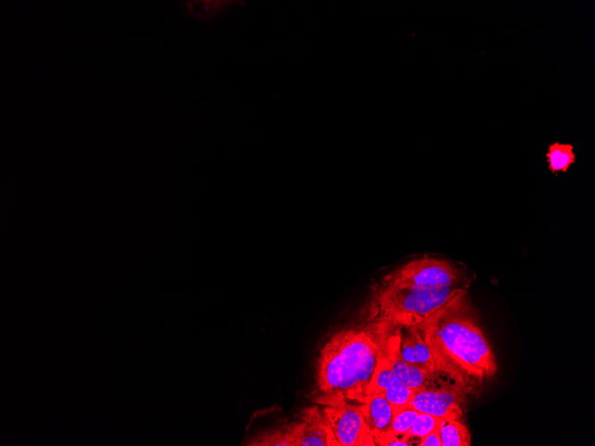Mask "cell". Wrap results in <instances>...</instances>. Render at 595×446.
Segmentation results:
<instances>
[{
	"instance_id": "cell-1",
	"label": "cell",
	"mask_w": 595,
	"mask_h": 446,
	"mask_svg": "<svg viewBox=\"0 0 595 446\" xmlns=\"http://www.w3.org/2000/svg\"><path fill=\"white\" fill-rule=\"evenodd\" d=\"M470 281L449 261L415 259L371 287L363 314L367 321H384L404 328L417 326L467 290Z\"/></svg>"
},
{
	"instance_id": "cell-2",
	"label": "cell",
	"mask_w": 595,
	"mask_h": 446,
	"mask_svg": "<svg viewBox=\"0 0 595 446\" xmlns=\"http://www.w3.org/2000/svg\"><path fill=\"white\" fill-rule=\"evenodd\" d=\"M398 326L384 321L342 329L322 347L316 366V402L361 403L387 341Z\"/></svg>"
},
{
	"instance_id": "cell-3",
	"label": "cell",
	"mask_w": 595,
	"mask_h": 446,
	"mask_svg": "<svg viewBox=\"0 0 595 446\" xmlns=\"http://www.w3.org/2000/svg\"><path fill=\"white\" fill-rule=\"evenodd\" d=\"M417 326L441 371L468 391L495 374V357L468 289Z\"/></svg>"
},
{
	"instance_id": "cell-4",
	"label": "cell",
	"mask_w": 595,
	"mask_h": 446,
	"mask_svg": "<svg viewBox=\"0 0 595 446\" xmlns=\"http://www.w3.org/2000/svg\"><path fill=\"white\" fill-rule=\"evenodd\" d=\"M322 412L337 445H376L365 424L360 403L341 401L323 405Z\"/></svg>"
},
{
	"instance_id": "cell-5",
	"label": "cell",
	"mask_w": 595,
	"mask_h": 446,
	"mask_svg": "<svg viewBox=\"0 0 595 446\" xmlns=\"http://www.w3.org/2000/svg\"><path fill=\"white\" fill-rule=\"evenodd\" d=\"M467 391L455 382L443 381L415 391L408 407L444 420H461Z\"/></svg>"
},
{
	"instance_id": "cell-6",
	"label": "cell",
	"mask_w": 595,
	"mask_h": 446,
	"mask_svg": "<svg viewBox=\"0 0 595 446\" xmlns=\"http://www.w3.org/2000/svg\"><path fill=\"white\" fill-rule=\"evenodd\" d=\"M286 446H335L337 442L322 415L316 407L307 408L299 422L283 430Z\"/></svg>"
},
{
	"instance_id": "cell-7",
	"label": "cell",
	"mask_w": 595,
	"mask_h": 446,
	"mask_svg": "<svg viewBox=\"0 0 595 446\" xmlns=\"http://www.w3.org/2000/svg\"><path fill=\"white\" fill-rule=\"evenodd\" d=\"M399 343L400 327H397L388 339L386 353L393 373L406 387L415 392L452 379L444 374H431L407 363L400 353Z\"/></svg>"
},
{
	"instance_id": "cell-8",
	"label": "cell",
	"mask_w": 595,
	"mask_h": 446,
	"mask_svg": "<svg viewBox=\"0 0 595 446\" xmlns=\"http://www.w3.org/2000/svg\"><path fill=\"white\" fill-rule=\"evenodd\" d=\"M386 352L387 348L377 365L374 376L368 387L366 396L370 394L382 395L397 411L398 410L408 407L414 391L406 387L395 376L390 368Z\"/></svg>"
},
{
	"instance_id": "cell-9",
	"label": "cell",
	"mask_w": 595,
	"mask_h": 446,
	"mask_svg": "<svg viewBox=\"0 0 595 446\" xmlns=\"http://www.w3.org/2000/svg\"><path fill=\"white\" fill-rule=\"evenodd\" d=\"M360 405L370 434L376 445H380L390 431L395 409L379 394L366 396Z\"/></svg>"
},
{
	"instance_id": "cell-10",
	"label": "cell",
	"mask_w": 595,
	"mask_h": 446,
	"mask_svg": "<svg viewBox=\"0 0 595 446\" xmlns=\"http://www.w3.org/2000/svg\"><path fill=\"white\" fill-rule=\"evenodd\" d=\"M404 328L406 332L402 334L400 327L399 350L402 358L407 363L425 369L431 374H444L436 362L432 351L418 326Z\"/></svg>"
},
{
	"instance_id": "cell-11",
	"label": "cell",
	"mask_w": 595,
	"mask_h": 446,
	"mask_svg": "<svg viewBox=\"0 0 595 446\" xmlns=\"http://www.w3.org/2000/svg\"><path fill=\"white\" fill-rule=\"evenodd\" d=\"M546 161L549 169L555 174L566 172L575 162L574 148L568 143L553 142L546 152Z\"/></svg>"
},
{
	"instance_id": "cell-12",
	"label": "cell",
	"mask_w": 595,
	"mask_h": 446,
	"mask_svg": "<svg viewBox=\"0 0 595 446\" xmlns=\"http://www.w3.org/2000/svg\"><path fill=\"white\" fill-rule=\"evenodd\" d=\"M442 446H469L470 434L460 420H444L439 427Z\"/></svg>"
},
{
	"instance_id": "cell-13",
	"label": "cell",
	"mask_w": 595,
	"mask_h": 446,
	"mask_svg": "<svg viewBox=\"0 0 595 446\" xmlns=\"http://www.w3.org/2000/svg\"><path fill=\"white\" fill-rule=\"evenodd\" d=\"M418 415L419 412L410 407L398 410L393 418L390 431L380 445H387L392 439L403 436L410 429Z\"/></svg>"
},
{
	"instance_id": "cell-14",
	"label": "cell",
	"mask_w": 595,
	"mask_h": 446,
	"mask_svg": "<svg viewBox=\"0 0 595 446\" xmlns=\"http://www.w3.org/2000/svg\"><path fill=\"white\" fill-rule=\"evenodd\" d=\"M444 419L428 413L419 412V415L410 429L404 434L408 439L422 438L432 431L438 429Z\"/></svg>"
},
{
	"instance_id": "cell-15",
	"label": "cell",
	"mask_w": 595,
	"mask_h": 446,
	"mask_svg": "<svg viewBox=\"0 0 595 446\" xmlns=\"http://www.w3.org/2000/svg\"><path fill=\"white\" fill-rule=\"evenodd\" d=\"M229 3L231 2L222 0H199L189 1L186 5L192 15L202 20H208L224 10Z\"/></svg>"
},
{
	"instance_id": "cell-16",
	"label": "cell",
	"mask_w": 595,
	"mask_h": 446,
	"mask_svg": "<svg viewBox=\"0 0 595 446\" xmlns=\"http://www.w3.org/2000/svg\"><path fill=\"white\" fill-rule=\"evenodd\" d=\"M420 439L419 446H442L439 428L432 431Z\"/></svg>"
}]
</instances>
